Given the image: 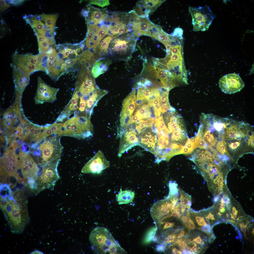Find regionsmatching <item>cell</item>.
Wrapping results in <instances>:
<instances>
[{
    "instance_id": "cell-1",
    "label": "cell",
    "mask_w": 254,
    "mask_h": 254,
    "mask_svg": "<svg viewBox=\"0 0 254 254\" xmlns=\"http://www.w3.org/2000/svg\"><path fill=\"white\" fill-rule=\"evenodd\" d=\"M26 204L10 199L8 200L6 205L1 208L13 233H21L29 222L30 218Z\"/></svg>"
},
{
    "instance_id": "cell-2",
    "label": "cell",
    "mask_w": 254,
    "mask_h": 254,
    "mask_svg": "<svg viewBox=\"0 0 254 254\" xmlns=\"http://www.w3.org/2000/svg\"><path fill=\"white\" fill-rule=\"evenodd\" d=\"M89 239L93 250L97 254L126 253L105 227H98L94 228L90 233Z\"/></svg>"
},
{
    "instance_id": "cell-3",
    "label": "cell",
    "mask_w": 254,
    "mask_h": 254,
    "mask_svg": "<svg viewBox=\"0 0 254 254\" xmlns=\"http://www.w3.org/2000/svg\"><path fill=\"white\" fill-rule=\"evenodd\" d=\"M90 118L84 116L69 118L63 123V136L83 139L91 137L93 129Z\"/></svg>"
},
{
    "instance_id": "cell-4",
    "label": "cell",
    "mask_w": 254,
    "mask_h": 254,
    "mask_svg": "<svg viewBox=\"0 0 254 254\" xmlns=\"http://www.w3.org/2000/svg\"><path fill=\"white\" fill-rule=\"evenodd\" d=\"M189 11L192 17L193 30L194 31L207 30L215 17L207 5L198 8L189 6Z\"/></svg>"
},
{
    "instance_id": "cell-5",
    "label": "cell",
    "mask_w": 254,
    "mask_h": 254,
    "mask_svg": "<svg viewBox=\"0 0 254 254\" xmlns=\"http://www.w3.org/2000/svg\"><path fill=\"white\" fill-rule=\"evenodd\" d=\"M37 55L28 53L23 54L16 53L12 56V69L19 70L30 75L38 71Z\"/></svg>"
},
{
    "instance_id": "cell-6",
    "label": "cell",
    "mask_w": 254,
    "mask_h": 254,
    "mask_svg": "<svg viewBox=\"0 0 254 254\" xmlns=\"http://www.w3.org/2000/svg\"><path fill=\"white\" fill-rule=\"evenodd\" d=\"M212 241L204 233L197 229L190 232L187 238V246L191 254L203 253Z\"/></svg>"
},
{
    "instance_id": "cell-7",
    "label": "cell",
    "mask_w": 254,
    "mask_h": 254,
    "mask_svg": "<svg viewBox=\"0 0 254 254\" xmlns=\"http://www.w3.org/2000/svg\"><path fill=\"white\" fill-rule=\"evenodd\" d=\"M218 83L222 91L229 94L240 91L245 86L240 76L235 73L224 75L220 79Z\"/></svg>"
},
{
    "instance_id": "cell-8",
    "label": "cell",
    "mask_w": 254,
    "mask_h": 254,
    "mask_svg": "<svg viewBox=\"0 0 254 254\" xmlns=\"http://www.w3.org/2000/svg\"><path fill=\"white\" fill-rule=\"evenodd\" d=\"M38 81L37 93L34 98L36 103L54 102L56 99V94L59 89L49 86L40 76L38 77Z\"/></svg>"
},
{
    "instance_id": "cell-9",
    "label": "cell",
    "mask_w": 254,
    "mask_h": 254,
    "mask_svg": "<svg viewBox=\"0 0 254 254\" xmlns=\"http://www.w3.org/2000/svg\"><path fill=\"white\" fill-rule=\"evenodd\" d=\"M110 166L109 162L106 158L103 152L99 150L84 166L81 172L85 174H99L102 171Z\"/></svg>"
},
{
    "instance_id": "cell-10",
    "label": "cell",
    "mask_w": 254,
    "mask_h": 254,
    "mask_svg": "<svg viewBox=\"0 0 254 254\" xmlns=\"http://www.w3.org/2000/svg\"><path fill=\"white\" fill-rule=\"evenodd\" d=\"M46 53L47 58L45 73L52 79L57 80L61 75V67L63 61L53 48Z\"/></svg>"
},
{
    "instance_id": "cell-11",
    "label": "cell",
    "mask_w": 254,
    "mask_h": 254,
    "mask_svg": "<svg viewBox=\"0 0 254 254\" xmlns=\"http://www.w3.org/2000/svg\"><path fill=\"white\" fill-rule=\"evenodd\" d=\"M250 136L224 140L228 155L233 160L242 154L245 150L246 147L248 146V142Z\"/></svg>"
},
{
    "instance_id": "cell-12",
    "label": "cell",
    "mask_w": 254,
    "mask_h": 254,
    "mask_svg": "<svg viewBox=\"0 0 254 254\" xmlns=\"http://www.w3.org/2000/svg\"><path fill=\"white\" fill-rule=\"evenodd\" d=\"M189 214L194 222L196 229L206 234L213 242L214 238L212 227L207 223L200 211L190 209Z\"/></svg>"
},
{
    "instance_id": "cell-13",
    "label": "cell",
    "mask_w": 254,
    "mask_h": 254,
    "mask_svg": "<svg viewBox=\"0 0 254 254\" xmlns=\"http://www.w3.org/2000/svg\"><path fill=\"white\" fill-rule=\"evenodd\" d=\"M135 93L134 89L124 100L120 115V123H127L133 113L135 107Z\"/></svg>"
},
{
    "instance_id": "cell-14",
    "label": "cell",
    "mask_w": 254,
    "mask_h": 254,
    "mask_svg": "<svg viewBox=\"0 0 254 254\" xmlns=\"http://www.w3.org/2000/svg\"><path fill=\"white\" fill-rule=\"evenodd\" d=\"M60 161L53 163L50 167H48L44 171L41 176L42 183L45 187H49L53 185L60 179V176L57 171V167Z\"/></svg>"
},
{
    "instance_id": "cell-15",
    "label": "cell",
    "mask_w": 254,
    "mask_h": 254,
    "mask_svg": "<svg viewBox=\"0 0 254 254\" xmlns=\"http://www.w3.org/2000/svg\"><path fill=\"white\" fill-rule=\"evenodd\" d=\"M226 205L230 214L229 222L234 225L236 222L250 216L244 212L240 204L237 202L230 200Z\"/></svg>"
},
{
    "instance_id": "cell-16",
    "label": "cell",
    "mask_w": 254,
    "mask_h": 254,
    "mask_svg": "<svg viewBox=\"0 0 254 254\" xmlns=\"http://www.w3.org/2000/svg\"><path fill=\"white\" fill-rule=\"evenodd\" d=\"M13 75L16 90L22 94L29 83L30 75L19 70L13 69Z\"/></svg>"
},
{
    "instance_id": "cell-17",
    "label": "cell",
    "mask_w": 254,
    "mask_h": 254,
    "mask_svg": "<svg viewBox=\"0 0 254 254\" xmlns=\"http://www.w3.org/2000/svg\"><path fill=\"white\" fill-rule=\"evenodd\" d=\"M149 70L151 74L156 79L159 80L160 81V85L162 87L165 89L169 90L168 86L169 84L168 78V75L167 71L157 66L150 65L149 67Z\"/></svg>"
},
{
    "instance_id": "cell-18",
    "label": "cell",
    "mask_w": 254,
    "mask_h": 254,
    "mask_svg": "<svg viewBox=\"0 0 254 254\" xmlns=\"http://www.w3.org/2000/svg\"><path fill=\"white\" fill-rule=\"evenodd\" d=\"M139 138L141 143L145 148L152 151L155 146L157 142L156 136L153 131L145 130Z\"/></svg>"
},
{
    "instance_id": "cell-19",
    "label": "cell",
    "mask_w": 254,
    "mask_h": 254,
    "mask_svg": "<svg viewBox=\"0 0 254 254\" xmlns=\"http://www.w3.org/2000/svg\"><path fill=\"white\" fill-rule=\"evenodd\" d=\"M111 63V60L107 58H101L97 60L91 69L92 74L94 78H96L105 72Z\"/></svg>"
},
{
    "instance_id": "cell-20",
    "label": "cell",
    "mask_w": 254,
    "mask_h": 254,
    "mask_svg": "<svg viewBox=\"0 0 254 254\" xmlns=\"http://www.w3.org/2000/svg\"><path fill=\"white\" fill-rule=\"evenodd\" d=\"M154 24L147 18H142L139 21L133 23L132 29L134 34L138 37L144 35L145 32Z\"/></svg>"
},
{
    "instance_id": "cell-21",
    "label": "cell",
    "mask_w": 254,
    "mask_h": 254,
    "mask_svg": "<svg viewBox=\"0 0 254 254\" xmlns=\"http://www.w3.org/2000/svg\"><path fill=\"white\" fill-rule=\"evenodd\" d=\"M253 219L250 216L248 218L237 222L234 225L238 228L243 237L248 239L247 235H249V231L253 228Z\"/></svg>"
},
{
    "instance_id": "cell-22",
    "label": "cell",
    "mask_w": 254,
    "mask_h": 254,
    "mask_svg": "<svg viewBox=\"0 0 254 254\" xmlns=\"http://www.w3.org/2000/svg\"><path fill=\"white\" fill-rule=\"evenodd\" d=\"M200 212L207 223L212 227L216 224L222 222L213 206Z\"/></svg>"
},
{
    "instance_id": "cell-23",
    "label": "cell",
    "mask_w": 254,
    "mask_h": 254,
    "mask_svg": "<svg viewBox=\"0 0 254 254\" xmlns=\"http://www.w3.org/2000/svg\"><path fill=\"white\" fill-rule=\"evenodd\" d=\"M213 206L222 222H229V211L226 203L222 199L219 201L214 202Z\"/></svg>"
},
{
    "instance_id": "cell-24",
    "label": "cell",
    "mask_w": 254,
    "mask_h": 254,
    "mask_svg": "<svg viewBox=\"0 0 254 254\" xmlns=\"http://www.w3.org/2000/svg\"><path fill=\"white\" fill-rule=\"evenodd\" d=\"M94 11L91 14V19L88 22L87 25L90 26L97 25L102 20L104 21L105 18L107 16L106 11L105 10H101L94 7Z\"/></svg>"
},
{
    "instance_id": "cell-25",
    "label": "cell",
    "mask_w": 254,
    "mask_h": 254,
    "mask_svg": "<svg viewBox=\"0 0 254 254\" xmlns=\"http://www.w3.org/2000/svg\"><path fill=\"white\" fill-rule=\"evenodd\" d=\"M134 192L130 190H122L116 194V199L119 204H127L132 202L135 197Z\"/></svg>"
},
{
    "instance_id": "cell-26",
    "label": "cell",
    "mask_w": 254,
    "mask_h": 254,
    "mask_svg": "<svg viewBox=\"0 0 254 254\" xmlns=\"http://www.w3.org/2000/svg\"><path fill=\"white\" fill-rule=\"evenodd\" d=\"M169 90L167 89L166 91H160V102L162 113L167 112L168 110H175L171 107L169 102L168 97Z\"/></svg>"
},
{
    "instance_id": "cell-27",
    "label": "cell",
    "mask_w": 254,
    "mask_h": 254,
    "mask_svg": "<svg viewBox=\"0 0 254 254\" xmlns=\"http://www.w3.org/2000/svg\"><path fill=\"white\" fill-rule=\"evenodd\" d=\"M41 20H44L48 28L53 29L56 22L58 17V15L42 14L40 15Z\"/></svg>"
},
{
    "instance_id": "cell-28",
    "label": "cell",
    "mask_w": 254,
    "mask_h": 254,
    "mask_svg": "<svg viewBox=\"0 0 254 254\" xmlns=\"http://www.w3.org/2000/svg\"><path fill=\"white\" fill-rule=\"evenodd\" d=\"M113 39V37L111 36L106 37L98 45L99 52V54L102 53L106 54L107 53L108 49L110 44Z\"/></svg>"
},
{
    "instance_id": "cell-29",
    "label": "cell",
    "mask_w": 254,
    "mask_h": 254,
    "mask_svg": "<svg viewBox=\"0 0 254 254\" xmlns=\"http://www.w3.org/2000/svg\"><path fill=\"white\" fill-rule=\"evenodd\" d=\"M165 0H144V4L151 12L154 11Z\"/></svg>"
},
{
    "instance_id": "cell-30",
    "label": "cell",
    "mask_w": 254,
    "mask_h": 254,
    "mask_svg": "<svg viewBox=\"0 0 254 254\" xmlns=\"http://www.w3.org/2000/svg\"><path fill=\"white\" fill-rule=\"evenodd\" d=\"M173 36L165 32L162 29L160 31L157 40L163 43L165 46L168 45L172 40Z\"/></svg>"
},
{
    "instance_id": "cell-31",
    "label": "cell",
    "mask_w": 254,
    "mask_h": 254,
    "mask_svg": "<svg viewBox=\"0 0 254 254\" xmlns=\"http://www.w3.org/2000/svg\"><path fill=\"white\" fill-rule=\"evenodd\" d=\"M162 29L160 26L154 24L145 32L144 35L150 36L157 39Z\"/></svg>"
},
{
    "instance_id": "cell-32",
    "label": "cell",
    "mask_w": 254,
    "mask_h": 254,
    "mask_svg": "<svg viewBox=\"0 0 254 254\" xmlns=\"http://www.w3.org/2000/svg\"><path fill=\"white\" fill-rule=\"evenodd\" d=\"M51 40L46 37L45 40L40 44L39 45V53H46L49 49L51 47Z\"/></svg>"
},
{
    "instance_id": "cell-33",
    "label": "cell",
    "mask_w": 254,
    "mask_h": 254,
    "mask_svg": "<svg viewBox=\"0 0 254 254\" xmlns=\"http://www.w3.org/2000/svg\"><path fill=\"white\" fill-rule=\"evenodd\" d=\"M156 227H153L150 229L147 233L144 238L143 242L144 244H147L150 242L155 237L157 232Z\"/></svg>"
},
{
    "instance_id": "cell-34",
    "label": "cell",
    "mask_w": 254,
    "mask_h": 254,
    "mask_svg": "<svg viewBox=\"0 0 254 254\" xmlns=\"http://www.w3.org/2000/svg\"><path fill=\"white\" fill-rule=\"evenodd\" d=\"M143 104L138 107L135 114L139 117V119H143V116L145 113L150 109V106L149 104Z\"/></svg>"
},
{
    "instance_id": "cell-35",
    "label": "cell",
    "mask_w": 254,
    "mask_h": 254,
    "mask_svg": "<svg viewBox=\"0 0 254 254\" xmlns=\"http://www.w3.org/2000/svg\"><path fill=\"white\" fill-rule=\"evenodd\" d=\"M216 149L217 151L222 155H228L225 143L223 139L218 141L216 145Z\"/></svg>"
},
{
    "instance_id": "cell-36",
    "label": "cell",
    "mask_w": 254,
    "mask_h": 254,
    "mask_svg": "<svg viewBox=\"0 0 254 254\" xmlns=\"http://www.w3.org/2000/svg\"><path fill=\"white\" fill-rule=\"evenodd\" d=\"M109 26H105L101 27L100 26L97 32V35L101 40L105 35L108 34Z\"/></svg>"
},
{
    "instance_id": "cell-37",
    "label": "cell",
    "mask_w": 254,
    "mask_h": 254,
    "mask_svg": "<svg viewBox=\"0 0 254 254\" xmlns=\"http://www.w3.org/2000/svg\"><path fill=\"white\" fill-rule=\"evenodd\" d=\"M90 3L97 5L102 8L110 4L109 1L108 0H91Z\"/></svg>"
},
{
    "instance_id": "cell-38",
    "label": "cell",
    "mask_w": 254,
    "mask_h": 254,
    "mask_svg": "<svg viewBox=\"0 0 254 254\" xmlns=\"http://www.w3.org/2000/svg\"><path fill=\"white\" fill-rule=\"evenodd\" d=\"M153 107L155 116L156 117H159L162 112L161 108L160 103L156 104Z\"/></svg>"
},
{
    "instance_id": "cell-39",
    "label": "cell",
    "mask_w": 254,
    "mask_h": 254,
    "mask_svg": "<svg viewBox=\"0 0 254 254\" xmlns=\"http://www.w3.org/2000/svg\"><path fill=\"white\" fill-rule=\"evenodd\" d=\"M10 7L4 0H0V11L3 12Z\"/></svg>"
},
{
    "instance_id": "cell-40",
    "label": "cell",
    "mask_w": 254,
    "mask_h": 254,
    "mask_svg": "<svg viewBox=\"0 0 254 254\" xmlns=\"http://www.w3.org/2000/svg\"><path fill=\"white\" fill-rule=\"evenodd\" d=\"M144 123L146 127H149L152 126L154 121V119L152 117L144 119Z\"/></svg>"
},
{
    "instance_id": "cell-41",
    "label": "cell",
    "mask_w": 254,
    "mask_h": 254,
    "mask_svg": "<svg viewBox=\"0 0 254 254\" xmlns=\"http://www.w3.org/2000/svg\"><path fill=\"white\" fill-rule=\"evenodd\" d=\"M37 39L38 45L40 44L45 40L46 37L44 35L39 34H36Z\"/></svg>"
},
{
    "instance_id": "cell-42",
    "label": "cell",
    "mask_w": 254,
    "mask_h": 254,
    "mask_svg": "<svg viewBox=\"0 0 254 254\" xmlns=\"http://www.w3.org/2000/svg\"><path fill=\"white\" fill-rule=\"evenodd\" d=\"M151 114V112L150 109L148 110L145 113L143 116V119H146L150 118Z\"/></svg>"
},
{
    "instance_id": "cell-43",
    "label": "cell",
    "mask_w": 254,
    "mask_h": 254,
    "mask_svg": "<svg viewBox=\"0 0 254 254\" xmlns=\"http://www.w3.org/2000/svg\"><path fill=\"white\" fill-rule=\"evenodd\" d=\"M22 171L23 172H27L29 171V168L28 166L27 165H24L22 167Z\"/></svg>"
},
{
    "instance_id": "cell-44",
    "label": "cell",
    "mask_w": 254,
    "mask_h": 254,
    "mask_svg": "<svg viewBox=\"0 0 254 254\" xmlns=\"http://www.w3.org/2000/svg\"><path fill=\"white\" fill-rule=\"evenodd\" d=\"M81 14L85 17H87L88 15V12L84 9L82 10L81 11Z\"/></svg>"
},
{
    "instance_id": "cell-45",
    "label": "cell",
    "mask_w": 254,
    "mask_h": 254,
    "mask_svg": "<svg viewBox=\"0 0 254 254\" xmlns=\"http://www.w3.org/2000/svg\"><path fill=\"white\" fill-rule=\"evenodd\" d=\"M12 170L11 167H6L5 169V170L6 172L8 173V175H12L11 172Z\"/></svg>"
},
{
    "instance_id": "cell-46",
    "label": "cell",
    "mask_w": 254,
    "mask_h": 254,
    "mask_svg": "<svg viewBox=\"0 0 254 254\" xmlns=\"http://www.w3.org/2000/svg\"><path fill=\"white\" fill-rule=\"evenodd\" d=\"M16 130L18 132H23V128L21 127L20 126H19L17 127L16 128Z\"/></svg>"
},
{
    "instance_id": "cell-47",
    "label": "cell",
    "mask_w": 254,
    "mask_h": 254,
    "mask_svg": "<svg viewBox=\"0 0 254 254\" xmlns=\"http://www.w3.org/2000/svg\"><path fill=\"white\" fill-rule=\"evenodd\" d=\"M31 254H43V253L41 251L38 250H36L32 252Z\"/></svg>"
},
{
    "instance_id": "cell-48",
    "label": "cell",
    "mask_w": 254,
    "mask_h": 254,
    "mask_svg": "<svg viewBox=\"0 0 254 254\" xmlns=\"http://www.w3.org/2000/svg\"><path fill=\"white\" fill-rule=\"evenodd\" d=\"M17 155L10 162L13 164H16V163L17 161Z\"/></svg>"
},
{
    "instance_id": "cell-49",
    "label": "cell",
    "mask_w": 254,
    "mask_h": 254,
    "mask_svg": "<svg viewBox=\"0 0 254 254\" xmlns=\"http://www.w3.org/2000/svg\"><path fill=\"white\" fill-rule=\"evenodd\" d=\"M33 135L34 136H35L37 135L38 136H39V135L38 134V131L37 130V128H36L34 131L32 132Z\"/></svg>"
},
{
    "instance_id": "cell-50",
    "label": "cell",
    "mask_w": 254,
    "mask_h": 254,
    "mask_svg": "<svg viewBox=\"0 0 254 254\" xmlns=\"http://www.w3.org/2000/svg\"><path fill=\"white\" fill-rule=\"evenodd\" d=\"M18 144L17 143L15 142L13 143L12 145V147L14 150L16 149L17 147Z\"/></svg>"
},
{
    "instance_id": "cell-51",
    "label": "cell",
    "mask_w": 254,
    "mask_h": 254,
    "mask_svg": "<svg viewBox=\"0 0 254 254\" xmlns=\"http://www.w3.org/2000/svg\"><path fill=\"white\" fill-rule=\"evenodd\" d=\"M35 128H36L34 126H30L29 129L30 132H33Z\"/></svg>"
},
{
    "instance_id": "cell-52",
    "label": "cell",
    "mask_w": 254,
    "mask_h": 254,
    "mask_svg": "<svg viewBox=\"0 0 254 254\" xmlns=\"http://www.w3.org/2000/svg\"><path fill=\"white\" fill-rule=\"evenodd\" d=\"M219 197L218 195H217L214 197V202H216L218 201L219 200Z\"/></svg>"
},
{
    "instance_id": "cell-53",
    "label": "cell",
    "mask_w": 254,
    "mask_h": 254,
    "mask_svg": "<svg viewBox=\"0 0 254 254\" xmlns=\"http://www.w3.org/2000/svg\"><path fill=\"white\" fill-rule=\"evenodd\" d=\"M11 168L13 171H16L17 168V164H14Z\"/></svg>"
},
{
    "instance_id": "cell-54",
    "label": "cell",
    "mask_w": 254,
    "mask_h": 254,
    "mask_svg": "<svg viewBox=\"0 0 254 254\" xmlns=\"http://www.w3.org/2000/svg\"><path fill=\"white\" fill-rule=\"evenodd\" d=\"M10 162L8 161H6L4 163L5 167H7L9 166Z\"/></svg>"
},
{
    "instance_id": "cell-55",
    "label": "cell",
    "mask_w": 254,
    "mask_h": 254,
    "mask_svg": "<svg viewBox=\"0 0 254 254\" xmlns=\"http://www.w3.org/2000/svg\"><path fill=\"white\" fill-rule=\"evenodd\" d=\"M223 158H219L218 161L220 164H222L224 163V159Z\"/></svg>"
},
{
    "instance_id": "cell-56",
    "label": "cell",
    "mask_w": 254,
    "mask_h": 254,
    "mask_svg": "<svg viewBox=\"0 0 254 254\" xmlns=\"http://www.w3.org/2000/svg\"><path fill=\"white\" fill-rule=\"evenodd\" d=\"M218 185L219 187H223V183L221 182L218 181Z\"/></svg>"
},
{
    "instance_id": "cell-57",
    "label": "cell",
    "mask_w": 254,
    "mask_h": 254,
    "mask_svg": "<svg viewBox=\"0 0 254 254\" xmlns=\"http://www.w3.org/2000/svg\"><path fill=\"white\" fill-rule=\"evenodd\" d=\"M18 137L20 138L23 135V132H18L17 133Z\"/></svg>"
},
{
    "instance_id": "cell-58",
    "label": "cell",
    "mask_w": 254,
    "mask_h": 254,
    "mask_svg": "<svg viewBox=\"0 0 254 254\" xmlns=\"http://www.w3.org/2000/svg\"><path fill=\"white\" fill-rule=\"evenodd\" d=\"M223 177H220L218 178V181H219L221 182H223L224 181L223 179Z\"/></svg>"
},
{
    "instance_id": "cell-59",
    "label": "cell",
    "mask_w": 254,
    "mask_h": 254,
    "mask_svg": "<svg viewBox=\"0 0 254 254\" xmlns=\"http://www.w3.org/2000/svg\"><path fill=\"white\" fill-rule=\"evenodd\" d=\"M13 165L14 164H12V163L10 162L9 167H11L13 166Z\"/></svg>"
}]
</instances>
